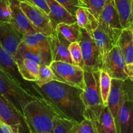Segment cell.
Masks as SVG:
<instances>
[{
  "instance_id": "obj_1",
  "label": "cell",
  "mask_w": 133,
  "mask_h": 133,
  "mask_svg": "<svg viewBox=\"0 0 133 133\" xmlns=\"http://www.w3.org/2000/svg\"><path fill=\"white\" fill-rule=\"evenodd\" d=\"M32 88L48 101L63 118L76 122L83 119L84 106L81 99L83 90L53 81L43 85L32 84Z\"/></svg>"
},
{
  "instance_id": "obj_2",
  "label": "cell",
  "mask_w": 133,
  "mask_h": 133,
  "mask_svg": "<svg viewBox=\"0 0 133 133\" xmlns=\"http://www.w3.org/2000/svg\"><path fill=\"white\" fill-rule=\"evenodd\" d=\"M31 133H53V119L59 116L56 109L39 95H35L22 110Z\"/></svg>"
},
{
  "instance_id": "obj_3",
  "label": "cell",
  "mask_w": 133,
  "mask_h": 133,
  "mask_svg": "<svg viewBox=\"0 0 133 133\" xmlns=\"http://www.w3.org/2000/svg\"><path fill=\"white\" fill-rule=\"evenodd\" d=\"M84 81L85 88L81 94L84 119L96 122L105 107L100 94V70L94 72L84 71Z\"/></svg>"
},
{
  "instance_id": "obj_4",
  "label": "cell",
  "mask_w": 133,
  "mask_h": 133,
  "mask_svg": "<svg viewBox=\"0 0 133 133\" xmlns=\"http://www.w3.org/2000/svg\"><path fill=\"white\" fill-rule=\"evenodd\" d=\"M0 95L22 112L23 108L33 99L35 94L16 81L0 68Z\"/></svg>"
},
{
  "instance_id": "obj_5",
  "label": "cell",
  "mask_w": 133,
  "mask_h": 133,
  "mask_svg": "<svg viewBox=\"0 0 133 133\" xmlns=\"http://www.w3.org/2000/svg\"><path fill=\"white\" fill-rule=\"evenodd\" d=\"M50 66L57 81L84 90V71L82 68L61 61H52Z\"/></svg>"
},
{
  "instance_id": "obj_6",
  "label": "cell",
  "mask_w": 133,
  "mask_h": 133,
  "mask_svg": "<svg viewBox=\"0 0 133 133\" xmlns=\"http://www.w3.org/2000/svg\"><path fill=\"white\" fill-rule=\"evenodd\" d=\"M83 60V71L94 72L100 70L102 58L94 39L85 30H81L79 41Z\"/></svg>"
},
{
  "instance_id": "obj_7",
  "label": "cell",
  "mask_w": 133,
  "mask_h": 133,
  "mask_svg": "<svg viewBox=\"0 0 133 133\" xmlns=\"http://www.w3.org/2000/svg\"><path fill=\"white\" fill-rule=\"evenodd\" d=\"M0 118L5 124L20 133H31L23 114L10 101L0 95Z\"/></svg>"
},
{
  "instance_id": "obj_8",
  "label": "cell",
  "mask_w": 133,
  "mask_h": 133,
  "mask_svg": "<svg viewBox=\"0 0 133 133\" xmlns=\"http://www.w3.org/2000/svg\"><path fill=\"white\" fill-rule=\"evenodd\" d=\"M126 68L122 53L119 47L116 45L103 57L100 70L106 72L112 79L125 81L129 78Z\"/></svg>"
},
{
  "instance_id": "obj_9",
  "label": "cell",
  "mask_w": 133,
  "mask_h": 133,
  "mask_svg": "<svg viewBox=\"0 0 133 133\" xmlns=\"http://www.w3.org/2000/svg\"><path fill=\"white\" fill-rule=\"evenodd\" d=\"M20 6L38 32L47 36L52 33L54 29L51 24L48 14L28 1H21Z\"/></svg>"
},
{
  "instance_id": "obj_10",
  "label": "cell",
  "mask_w": 133,
  "mask_h": 133,
  "mask_svg": "<svg viewBox=\"0 0 133 133\" xmlns=\"http://www.w3.org/2000/svg\"><path fill=\"white\" fill-rule=\"evenodd\" d=\"M48 37L52 61H61L73 64L69 50L70 42L56 29L53 30Z\"/></svg>"
},
{
  "instance_id": "obj_11",
  "label": "cell",
  "mask_w": 133,
  "mask_h": 133,
  "mask_svg": "<svg viewBox=\"0 0 133 133\" xmlns=\"http://www.w3.org/2000/svg\"><path fill=\"white\" fill-rule=\"evenodd\" d=\"M23 36L10 23H0V46L13 57L22 42Z\"/></svg>"
},
{
  "instance_id": "obj_12",
  "label": "cell",
  "mask_w": 133,
  "mask_h": 133,
  "mask_svg": "<svg viewBox=\"0 0 133 133\" xmlns=\"http://www.w3.org/2000/svg\"><path fill=\"white\" fill-rule=\"evenodd\" d=\"M10 4L11 9L10 24L23 36L38 32L22 10L19 1L14 0L10 1Z\"/></svg>"
},
{
  "instance_id": "obj_13",
  "label": "cell",
  "mask_w": 133,
  "mask_h": 133,
  "mask_svg": "<svg viewBox=\"0 0 133 133\" xmlns=\"http://www.w3.org/2000/svg\"><path fill=\"white\" fill-rule=\"evenodd\" d=\"M123 81L120 79H112L111 90L108 99V107L115 120L117 131V126H118L119 114L125 100L123 89Z\"/></svg>"
},
{
  "instance_id": "obj_14",
  "label": "cell",
  "mask_w": 133,
  "mask_h": 133,
  "mask_svg": "<svg viewBox=\"0 0 133 133\" xmlns=\"http://www.w3.org/2000/svg\"><path fill=\"white\" fill-rule=\"evenodd\" d=\"M22 41L28 46L39 51L44 59V64L50 66L52 62L48 37L40 32L23 36Z\"/></svg>"
},
{
  "instance_id": "obj_15",
  "label": "cell",
  "mask_w": 133,
  "mask_h": 133,
  "mask_svg": "<svg viewBox=\"0 0 133 133\" xmlns=\"http://www.w3.org/2000/svg\"><path fill=\"white\" fill-rule=\"evenodd\" d=\"M46 1L50 9L48 18L54 29L59 23H74L76 22L74 16L56 0H46Z\"/></svg>"
},
{
  "instance_id": "obj_16",
  "label": "cell",
  "mask_w": 133,
  "mask_h": 133,
  "mask_svg": "<svg viewBox=\"0 0 133 133\" xmlns=\"http://www.w3.org/2000/svg\"><path fill=\"white\" fill-rule=\"evenodd\" d=\"M98 21L99 24L108 28L123 29L113 0H109L107 2L99 15Z\"/></svg>"
},
{
  "instance_id": "obj_17",
  "label": "cell",
  "mask_w": 133,
  "mask_h": 133,
  "mask_svg": "<svg viewBox=\"0 0 133 133\" xmlns=\"http://www.w3.org/2000/svg\"><path fill=\"white\" fill-rule=\"evenodd\" d=\"M0 68L14 80L26 87V83L21 77L14 57L0 46ZM29 90V89H28Z\"/></svg>"
},
{
  "instance_id": "obj_18",
  "label": "cell",
  "mask_w": 133,
  "mask_h": 133,
  "mask_svg": "<svg viewBox=\"0 0 133 133\" xmlns=\"http://www.w3.org/2000/svg\"><path fill=\"white\" fill-rule=\"evenodd\" d=\"M117 133H133V104L125 98L119 114Z\"/></svg>"
},
{
  "instance_id": "obj_19",
  "label": "cell",
  "mask_w": 133,
  "mask_h": 133,
  "mask_svg": "<svg viewBox=\"0 0 133 133\" xmlns=\"http://www.w3.org/2000/svg\"><path fill=\"white\" fill-rule=\"evenodd\" d=\"M91 36L95 40V44L99 49L102 61L103 57L113 47L117 45V41L99 25L93 31Z\"/></svg>"
},
{
  "instance_id": "obj_20",
  "label": "cell",
  "mask_w": 133,
  "mask_h": 133,
  "mask_svg": "<svg viewBox=\"0 0 133 133\" xmlns=\"http://www.w3.org/2000/svg\"><path fill=\"white\" fill-rule=\"evenodd\" d=\"M117 45L120 49L126 64L133 62V31L130 28L123 29Z\"/></svg>"
},
{
  "instance_id": "obj_21",
  "label": "cell",
  "mask_w": 133,
  "mask_h": 133,
  "mask_svg": "<svg viewBox=\"0 0 133 133\" xmlns=\"http://www.w3.org/2000/svg\"><path fill=\"white\" fill-rule=\"evenodd\" d=\"M14 61L23 80L32 83H35L38 80L40 68L39 64L29 59H15Z\"/></svg>"
},
{
  "instance_id": "obj_22",
  "label": "cell",
  "mask_w": 133,
  "mask_h": 133,
  "mask_svg": "<svg viewBox=\"0 0 133 133\" xmlns=\"http://www.w3.org/2000/svg\"><path fill=\"white\" fill-rule=\"evenodd\" d=\"M75 19L78 25L82 29L92 35L93 31L99 27V21L86 7L81 6L75 14Z\"/></svg>"
},
{
  "instance_id": "obj_23",
  "label": "cell",
  "mask_w": 133,
  "mask_h": 133,
  "mask_svg": "<svg viewBox=\"0 0 133 133\" xmlns=\"http://www.w3.org/2000/svg\"><path fill=\"white\" fill-rule=\"evenodd\" d=\"M93 123L99 133H117L115 120L108 106L104 107L99 119Z\"/></svg>"
},
{
  "instance_id": "obj_24",
  "label": "cell",
  "mask_w": 133,
  "mask_h": 133,
  "mask_svg": "<svg viewBox=\"0 0 133 133\" xmlns=\"http://www.w3.org/2000/svg\"><path fill=\"white\" fill-rule=\"evenodd\" d=\"M14 59H29L35 61L40 66L44 64L43 55L39 51L26 45L23 41L20 43L14 55Z\"/></svg>"
},
{
  "instance_id": "obj_25",
  "label": "cell",
  "mask_w": 133,
  "mask_h": 133,
  "mask_svg": "<svg viewBox=\"0 0 133 133\" xmlns=\"http://www.w3.org/2000/svg\"><path fill=\"white\" fill-rule=\"evenodd\" d=\"M56 29L70 43L78 42L80 38L82 29L78 25L76 22L74 23H59Z\"/></svg>"
},
{
  "instance_id": "obj_26",
  "label": "cell",
  "mask_w": 133,
  "mask_h": 133,
  "mask_svg": "<svg viewBox=\"0 0 133 133\" xmlns=\"http://www.w3.org/2000/svg\"><path fill=\"white\" fill-rule=\"evenodd\" d=\"M113 2L119 16L121 27L123 29L127 28L131 12V0H113Z\"/></svg>"
},
{
  "instance_id": "obj_27",
  "label": "cell",
  "mask_w": 133,
  "mask_h": 133,
  "mask_svg": "<svg viewBox=\"0 0 133 133\" xmlns=\"http://www.w3.org/2000/svg\"><path fill=\"white\" fill-rule=\"evenodd\" d=\"M76 123L78 122L57 116L53 119V133H74V128Z\"/></svg>"
},
{
  "instance_id": "obj_28",
  "label": "cell",
  "mask_w": 133,
  "mask_h": 133,
  "mask_svg": "<svg viewBox=\"0 0 133 133\" xmlns=\"http://www.w3.org/2000/svg\"><path fill=\"white\" fill-rule=\"evenodd\" d=\"M112 78L103 70H100V90L104 107L108 106V99L111 90Z\"/></svg>"
},
{
  "instance_id": "obj_29",
  "label": "cell",
  "mask_w": 133,
  "mask_h": 133,
  "mask_svg": "<svg viewBox=\"0 0 133 133\" xmlns=\"http://www.w3.org/2000/svg\"><path fill=\"white\" fill-rule=\"evenodd\" d=\"M53 81H57V77L55 75L50 66L41 65L39 68L38 80L35 83L37 85H43Z\"/></svg>"
},
{
  "instance_id": "obj_30",
  "label": "cell",
  "mask_w": 133,
  "mask_h": 133,
  "mask_svg": "<svg viewBox=\"0 0 133 133\" xmlns=\"http://www.w3.org/2000/svg\"><path fill=\"white\" fill-rule=\"evenodd\" d=\"M83 6L89 10L90 12L97 19L106 4L109 0H81Z\"/></svg>"
},
{
  "instance_id": "obj_31",
  "label": "cell",
  "mask_w": 133,
  "mask_h": 133,
  "mask_svg": "<svg viewBox=\"0 0 133 133\" xmlns=\"http://www.w3.org/2000/svg\"><path fill=\"white\" fill-rule=\"evenodd\" d=\"M69 50L73 64L83 69V56H82V49H81L79 42H75L70 43L69 46Z\"/></svg>"
},
{
  "instance_id": "obj_32",
  "label": "cell",
  "mask_w": 133,
  "mask_h": 133,
  "mask_svg": "<svg viewBox=\"0 0 133 133\" xmlns=\"http://www.w3.org/2000/svg\"><path fill=\"white\" fill-rule=\"evenodd\" d=\"M74 133H99L93 122L88 119H83L81 122L76 123Z\"/></svg>"
},
{
  "instance_id": "obj_33",
  "label": "cell",
  "mask_w": 133,
  "mask_h": 133,
  "mask_svg": "<svg viewBox=\"0 0 133 133\" xmlns=\"http://www.w3.org/2000/svg\"><path fill=\"white\" fill-rule=\"evenodd\" d=\"M11 9L9 0H0V23H10Z\"/></svg>"
},
{
  "instance_id": "obj_34",
  "label": "cell",
  "mask_w": 133,
  "mask_h": 133,
  "mask_svg": "<svg viewBox=\"0 0 133 133\" xmlns=\"http://www.w3.org/2000/svg\"><path fill=\"white\" fill-rule=\"evenodd\" d=\"M61 4L63 6L69 10L70 14L75 18V14L78 9L81 6H83V4L81 0H56ZM84 7V6H83Z\"/></svg>"
},
{
  "instance_id": "obj_35",
  "label": "cell",
  "mask_w": 133,
  "mask_h": 133,
  "mask_svg": "<svg viewBox=\"0 0 133 133\" xmlns=\"http://www.w3.org/2000/svg\"><path fill=\"white\" fill-rule=\"evenodd\" d=\"M125 98L133 104V80L128 78L123 83Z\"/></svg>"
},
{
  "instance_id": "obj_36",
  "label": "cell",
  "mask_w": 133,
  "mask_h": 133,
  "mask_svg": "<svg viewBox=\"0 0 133 133\" xmlns=\"http://www.w3.org/2000/svg\"><path fill=\"white\" fill-rule=\"evenodd\" d=\"M27 1L41 9L48 15L50 13L49 7H48V5L46 0H27Z\"/></svg>"
},
{
  "instance_id": "obj_37",
  "label": "cell",
  "mask_w": 133,
  "mask_h": 133,
  "mask_svg": "<svg viewBox=\"0 0 133 133\" xmlns=\"http://www.w3.org/2000/svg\"><path fill=\"white\" fill-rule=\"evenodd\" d=\"M0 125H1L4 133H20V132H18V131H15L14 129H13L12 127H10V126L8 125L5 124L3 122H2V123H1Z\"/></svg>"
},
{
  "instance_id": "obj_38",
  "label": "cell",
  "mask_w": 133,
  "mask_h": 133,
  "mask_svg": "<svg viewBox=\"0 0 133 133\" xmlns=\"http://www.w3.org/2000/svg\"><path fill=\"white\" fill-rule=\"evenodd\" d=\"M126 71L129 79L133 80V62L129 64H126Z\"/></svg>"
},
{
  "instance_id": "obj_39",
  "label": "cell",
  "mask_w": 133,
  "mask_h": 133,
  "mask_svg": "<svg viewBox=\"0 0 133 133\" xmlns=\"http://www.w3.org/2000/svg\"><path fill=\"white\" fill-rule=\"evenodd\" d=\"M132 23H133V0H131V12H130L129 26Z\"/></svg>"
},
{
  "instance_id": "obj_40",
  "label": "cell",
  "mask_w": 133,
  "mask_h": 133,
  "mask_svg": "<svg viewBox=\"0 0 133 133\" xmlns=\"http://www.w3.org/2000/svg\"><path fill=\"white\" fill-rule=\"evenodd\" d=\"M9 1H14V0H9ZM16 1H18L19 2H21V1H27V0H16Z\"/></svg>"
},
{
  "instance_id": "obj_41",
  "label": "cell",
  "mask_w": 133,
  "mask_h": 133,
  "mask_svg": "<svg viewBox=\"0 0 133 133\" xmlns=\"http://www.w3.org/2000/svg\"><path fill=\"white\" fill-rule=\"evenodd\" d=\"M0 133H4L3 131V129H2V128H1V125H0Z\"/></svg>"
},
{
  "instance_id": "obj_42",
  "label": "cell",
  "mask_w": 133,
  "mask_h": 133,
  "mask_svg": "<svg viewBox=\"0 0 133 133\" xmlns=\"http://www.w3.org/2000/svg\"><path fill=\"white\" fill-rule=\"evenodd\" d=\"M2 121H1V118H0V123H2Z\"/></svg>"
},
{
  "instance_id": "obj_43",
  "label": "cell",
  "mask_w": 133,
  "mask_h": 133,
  "mask_svg": "<svg viewBox=\"0 0 133 133\" xmlns=\"http://www.w3.org/2000/svg\"><path fill=\"white\" fill-rule=\"evenodd\" d=\"M43 133H51V132H43Z\"/></svg>"
},
{
  "instance_id": "obj_44",
  "label": "cell",
  "mask_w": 133,
  "mask_h": 133,
  "mask_svg": "<svg viewBox=\"0 0 133 133\" xmlns=\"http://www.w3.org/2000/svg\"><path fill=\"white\" fill-rule=\"evenodd\" d=\"M1 123H0V124H1Z\"/></svg>"
}]
</instances>
